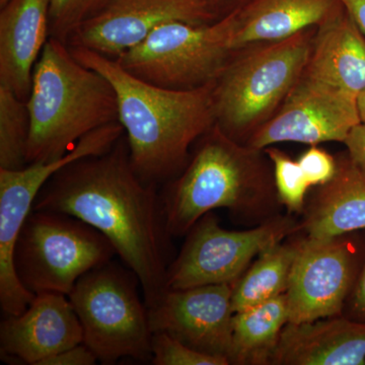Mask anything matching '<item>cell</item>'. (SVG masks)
Returning a JSON list of instances; mask_svg holds the SVG:
<instances>
[{
  "label": "cell",
  "instance_id": "2",
  "mask_svg": "<svg viewBox=\"0 0 365 365\" xmlns=\"http://www.w3.org/2000/svg\"><path fill=\"white\" fill-rule=\"evenodd\" d=\"M69 50L74 58L104 76L114 88L119 122L138 176L158 185L186 167L192 144L216 123L215 81L192 90H172L137 78L116 59L101 53L81 47Z\"/></svg>",
  "mask_w": 365,
  "mask_h": 365
},
{
  "label": "cell",
  "instance_id": "22",
  "mask_svg": "<svg viewBox=\"0 0 365 365\" xmlns=\"http://www.w3.org/2000/svg\"><path fill=\"white\" fill-rule=\"evenodd\" d=\"M302 239L288 240L262 252L232 287V311H244L287 292Z\"/></svg>",
  "mask_w": 365,
  "mask_h": 365
},
{
  "label": "cell",
  "instance_id": "10",
  "mask_svg": "<svg viewBox=\"0 0 365 365\" xmlns=\"http://www.w3.org/2000/svg\"><path fill=\"white\" fill-rule=\"evenodd\" d=\"M122 136L116 123L83 136L64 157L29 163L23 169H0V307L6 316L24 313L36 295L21 284L14 267V250L21 227L46 182L69 163L111 150Z\"/></svg>",
  "mask_w": 365,
  "mask_h": 365
},
{
  "label": "cell",
  "instance_id": "31",
  "mask_svg": "<svg viewBox=\"0 0 365 365\" xmlns=\"http://www.w3.org/2000/svg\"><path fill=\"white\" fill-rule=\"evenodd\" d=\"M365 38V0H340Z\"/></svg>",
  "mask_w": 365,
  "mask_h": 365
},
{
  "label": "cell",
  "instance_id": "15",
  "mask_svg": "<svg viewBox=\"0 0 365 365\" xmlns=\"http://www.w3.org/2000/svg\"><path fill=\"white\" fill-rule=\"evenodd\" d=\"M83 341V327L66 294H37L24 313L6 316L0 324V354L4 361L42 365Z\"/></svg>",
  "mask_w": 365,
  "mask_h": 365
},
{
  "label": "cell",
  "instance_id": "4",
  "mask_svg": "<svg viewBox=\"0 0 365 365\" xmlns=\"http://www.w3.org/2000/svg\"><path fill=\"white\" fill-rule=\"evenodd\" d=\"M26 105L31 119L28 165L58 160L86 134L119 122L109 81L83 66L68 45L53 38L34 69Z\"/></svg>",
  "mask_w": 365,
  "mask_h": 365
},
{
  "label": "cell",
  "instance_id": "21",
  "mask_svg": "<svg viewBox=\"0 0 365 365\" xmlns=\"http://www.w3.org/2000/svg\"><path fill=\"white\" fill-rule=\"evenodd\" d=\"M287 323L285 294L235 313L230 364H271L281 333Z\"/></svg>",
  "mask_w": 365,
  "mask_h": 365
},
{
  "label": "cell",
  "instance_id": "32",
  "mask_svg": "<svg viewBox=\"0 0 365 365\" xmlns=\"http://www.w3.org/2000/svg\"><path fill=\"white\" fill-rule=\"evenodd\" d=\"M242 1H244V0H212L213 4L217 7L222 16H225L228 11H232L235 7L242 4Z\"/></svg>",
  "mask_w": 365,
  "mask_h": 365
},
{
  "label": "cell",
  "instance_id": "23",
  "mask_svg": "<svg viewBox=\"0 0 365 365\" xmlns=\"http://www.w3.org/2000/svg\"><path fill=\"white\" fill-rule=\"evenodd\" d=\"M31 119L26 101L0 86V169L19 170L28 165Z\"/></svg>",
  "mask_w": 365,
  "mask_h": 365
},
{
  "label": "cell",
  "instance_id": "24",
  "mask_svg": "<svg viewBox=\"0 0 365 365\" xmlns=\"http://www.w3.org/2000/svg\"><path fill=\"white\" fill-rule=\"evenodd\" d=\"M264 153L273 165L277 198L290 212H304L307 191L312 186L299 162L272 146Z\"/></svg>",
  "mask_w": 365,
  "mask_h": 365
},
{
  "label": "cell",
  "instance_id": "30",
  "mask_svg": "<svg viewBox=\"0 0 365 365\" xmlns=\"http://www.w3.org/2000/svg\"><path fill=\"white\" fill-rule=\"evenodd\" d=\"M344 144L348 155L365 172V124L357 125L347 137Z\"/></svg>",
  "mask_w": 365,
  "mask_h": 365
},
{
  "label": "cell",
  "instance_id": "11",
  "mask_svg": "<svg viewBox=\"0 0 365 365\" xmlns=\"http://www.w3.org/2000/svg\"><path fill=\"white\" fill-rule=\"evenodd\" d=\"M364 237L356 232L331 237H302L285 295L288 323L340 316L359 274Z\"/></svg>",
  "mask_w": 365,
  "mask_h": 365
},
{
  "label": "cell",
  "instance_id": "34",
  "mask_svg": "<svg viewBox=\"0 0 365 365\" xmlns=\"http://www.w3.org/2000/svg\"><path fill=\"white\" fill-rule=\"evenodd\" d=\"M7 2H9V0H0V6H6Z\"/></svg>",
  "mask_w": 365,
  "mask_h": 365
},
{
  "label": "cell",
  "instance_id": "3",
  "mask_svg": "<svg viewBox=\"0 0 365 365\" xmlns=\"http://www.w3.org/2000/svg\"><path fill=\"white\" fill-rule=\"evenodd\" d=\"M263 153L213 125L201 137L182 174L160 195L170 235L188 234L215 209L257 217L269 212L277 192Z\"/></svg>",
  "mask_w": 365,
  "mask_h": 365
},
{
  "label": "cell",
  "instance_id": "7",
  "mask_svg": "<svg viewBox=\"0 0 365 365\" xmlns=\"http://www.w3.org/2000/svg\"><path fill=\"white\" fill-rule=\"evenodd\" d=\"M116 255L104 235L78 218L32 210L16 241L14 267L21 284L33 294L68 297L81 276Z\"/></svg>",
  "mask_w": 365,
  "mask_h": 365
},
{
  "label": "cell",
  "instance_id": "13",
  "mask_svg": "<svg viewBox=\"0 0 365 365\" xmlns=\"http://www.w3.org/2000/svg\"><path fill=\"white\" fill-rule=\"evenodd\" d=\"M222 16L212 0H109L79 26L67 45L117 58L163 24L205 25Z\"/></svg>",
  "mask_w": 365,
  "mask_h": 365
},
{
  "label": "cell",
  "instance_id": "14",
  "mask_svg": "<svg viewBox=\"0 0 365 365\" xmlns=\"http://www.w3.org/2000/svg\"><path fill=\"white\" fill-rule=\"evenodd\" d=\"M234 285L209 284L168 289L148 307L151 332H162L197 351L230 361Z\"/></svg>",
  "mask_w": 365,
  "mask_h": 365
},
{
  "label": "cell",
  "instance_id": "5",
  "mask_svg": "<svg viewBox=\"0 0 365 365\" xmlns=\"http://www.w3.org/2000/svg\"><path fill=\"white\" fill-rule=\"evenodd\" d=\"M317 28L232 53L215 81L216 125L239 143L278 112L306 68Z\"/></svg>",
  "mask_w": 365,
  "mask_h": 365
},
{
  "label": "cell",
  "instance_id": "16",
  "mask_svg": "<svg viewBox=\"0 0 365 365\" xmlns=\"http://www.w3.org/2000/svg\"><path fill=\"white\" fill-rule=\"evenodd\" d=\"M50 38V0H9L0 11V86L28 101Z\"/></svg>",
  "mask_w": 365,
  "mask_h": 365
},
{
  "label": "cell",
  "instance_id": "6",
  "mask_svg": "<svg viewBox=\"0 0 365 365\" xmlns=\"http://www.w3.org/2000/svg\"><path fill=\"white\" fill-rule=\"evenodd\" d=\"M139 279L127 266L110 261L79 278L69 294L83 332V344L98 361H151L153 332Z\"/></svg>",
  "mask_w": 365,
  "mask_h": 365
},
{
  "label": "cell",
  "instance_id": "28",
  "mask_svg": "<svg viewBox=\"0 0 365 365\" xmlns=\"http://www.w3.org/2000/svg\"><path fill=\"white\" fill-rule=\"evenodd\" d=\"M98 361L95 353L83 343L57 353L43 361L42 365H93Z\"/></svg>",
  "mask_w": 365,
  "mask_h": 365
},
{
  "label": "cell",
  "instance_id": "33",
  "mask_svg": "<svg viewBox=\"0 0 365 365\" xmlns=\"http://www.w3.org/2000/svg\"><path fill=\"white\" fill-rule=\"evenodd\" d=\"M359 111L361 123L365 124V91L359 98Z\"/></svg>",
  "mask_w": 365,
  "mask_h": 365
},
{
  "label": "cell",
  "instance_id": "29",
  "mask_svg": "<svg viewBox=\"0 0 365 365\" xmlns=\"http://www.w3.org/2000/svg\"><path fill=\"white\" fill-rule=\"evenodd\" d=\"M346 304L349 309V318L365 322V237L364 257L351 294L348 297Z\"/></svg>",
  "mask_w": 365,
  "mask_h": 365
},
{
  "label": "cell",
  "instance_id": "25",
  "mask_svg": "<svg viewBox=\"0 0 365 365\" xmlns=\"http://www.w3.org/2000/svg\"><path fill=\"white\" fill-rule=\"evenodd\" d=\"M109 0H50V38L67 45L73 33Z\"/></svg>",
  "mask_w": 365,
  "mask_h": 365
},
{
  "label": "cell",
  "instance_id": "19",
  "mask_svg": "<svg viewBox=\"0 0 365 365\" xmlns=\"http://www.w3.org/2000/svg\"><path fill=\"white\" fill-rule=\"evenodd\" d=\"M336 160L335 176L318 187L304 207L299 230L311 239H331L365 230V172L347 151Z\"/></svg>",
  "mask_w": 365,
  "mask_h": 365
},
{
  "label": "cell",
  "instance_id": "12",
  "mask_svg": "<svg viewBox=\"0 0 365 365\" xmlns=\"http://www.w3.org/2000/svg\"><path fill=\"white\" fill-rule=\"evenodd\" d=\"M359 100L302 76L278 112L247 141L264 150L276 143H345L361 123Z\"/></svg>",
  "mask_w": 365,
  "mask_h": 365
},
{
  "label": "cell",
  "instance_id": "9",
  "mask_svg": "<svg viewBox=\"0 0 365 365\" xmlns=\"http://www.w3.org/2000/svg\"><path fill=\"white\" fill-rule=\"evenodd\" d=\"M299 230L288 216L267 218L248 230L222 228L209 212L194 225L167 274L168 289L209 284L234 285L262 252Z\"/></svg>",
  "mask_w": 365,
  "mask_h": 365
},
{
  "label": "cell",
  "instance_id": "18",
  "mask_svg": "<svg viewBox=\"0 0 365 365\" xmlns=\"http://www.w3.org/2000/svg\"><path fill=\"white\" fill-rule=\"evenodd\" d=\"M302 76L357 98L365 91V38L342 4L314 34Z\"/></svg>",
  "mask_w": 365,
  "mask_h": 365
},
{
  "label": "cell",
  "instance_id": "26",
  "mask_svg": "<svg viewBox=\"0 0 365 365\" xmlns=\"http://www.w3.org/2000/svg\"><path fill=\"white\" fill-rule=\"evenodd\" d=\"M151 364L155 365H228V359L213 356L185 345L168 334L153 333Z\"/></svg>",
  "mask_w": 365,
  "mask_h": 365
},
{
  "label": "cell",
  "instance_id": "8",
  "mask_svg": "<svg viewBox=\"0 0 365 365\" xmlns=\"http://www.w3.org/2000/svg\"><path fill=\"white\" fill-rule=\"evenodd\" d=\"M232 11L205 25L163 24L116 59L127 71L153 85L192 90L218 78L232 56Z\"/></svg>",
  "mask_w": 365,
  "mask_h": 365
},
{
  "label": "cell",
  "instance_id": "17",
  "mask_svg": "<svg viewBox=\"0 0 365 365\" xmlns=\"http://www.w3.org/2000/svg\"><path fill=\"white\" fill-rule=\"evenodd\" d=\"M271 364L364 365L365 322L340 314L307 323H287Z\"/></svg>",
  "mask_w": 365,
  "mask_h": 365
},
{
  "label": "cell",
  "instance_id": "20",
  "mask_svg": "<svg viewBox=\"0 0 365 365\" xmlns=\"http://www.w3.org/2000/svg\"><path fill=\"white\" fill-rule=\"evenodd\" d=\"M339 4L340 0H244L232 9V50L287 39L307 29L317 28Z\"/></svg>",
  "mask_w": 365,
  "mask_h": 365
},
{
  "label": "cell",
  "instance_id": "1",
  "mask_svg": "<svg viewBox=\"0 0 365 365\" xmlns=\"http://www.w3.org/2000/svg\"><path fill=\"white\" fill-rule=\"evenodd\" d=\"M33 210L73 216L104 235L135 273L148 307L167 292L172 235L162 196L157 185L138 176L122 137L107 153L59 170L38 194Z\"/></svg>",
  "mask_w": 365,
  "mask_h": 365
},
{
  "label": "cell",
  "instance_id": "27",
  "mask_svg": "<svg viewBox=\"0 0 365 365\" xmlns=\"http://www.w3.org/2000/svg\"><path fill=\"white\" fill-rule=\"evenodd\" d=\"M297 162L312 187L323 186L330 182L337 170L336 158L318 145H311L300 155Z\"/></svg>",
  "mask_w": 365,
  "mask_h": 365
}]
</instances>
